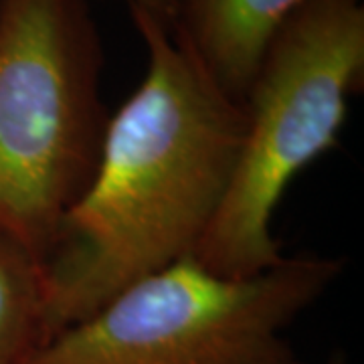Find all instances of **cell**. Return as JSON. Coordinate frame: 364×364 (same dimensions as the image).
Returning <instances> with one entry per match:
<instances>
[{"label": "cell", "instance_id": "1", "mask_svg": "<svg viewBox=\"0 0 364 364\" xmlns=\"http://www.w3.org/2000/svg\"><path fill=\"white\" fill-rule=\"evenodd\" d=\"M130 16L146 73L107 117L90 184L41 263L47 342L124 287L195 257L233 178L241 102L168 25L138 9Z\"/></svg>", "mask_w": 364, "mask_h": 364}, {"label": "cell", "instance_id": "2", "mask_svg": "<svg viewBox=\"0 0 364 364\" xmlns=\"http://www.w3.org/2000/svg\"><path fill=\"white\" fill-rule=\"evenodd\" d=\"M364 83L363 0H306L261 57L241 100L233 178L195 259L247 277L284 259L273 215L291 181L338 146Z\"/></svg>", "mask_w": 364, "mask_h": 364}, {"label": "cell", "instance_id": "3", "mask_svg": "<svg viewBox=\"0 0 364 364\" xmlns=\"http://www.w3.org/2000/svg\"><path fill=\"white\" fill-rule=\"evenodd\" d=\"M102 69L87 0H0V229L39 265L100 158Z\"/></svg>", "mask_w": 364, "mask_h": 364}, {"label": "cell", "instance_id": "4", "mask_svg": "<svg viewBox=\"0 0 364 364\" xmlns=\"http://www.w3.org/2000/svg\"><path fill=\"white\" fill-rule=\"evenodd\" d=\"M342 267L299 253L227 277L195 257L176 261L53 336L28 364H301L284 332Z\"/></svg>", "mask_w": 364, "mask_h": 364}, {"label": "cell", "instance_id": "5", "mask_svg": "<svg viewBox=\"0 0 364 364\" xmlns=\"http://www.w3.org/2000/svg\"><path fill=\"white\" fill-rule=\"evenodd\" d=\"M306 0H174L170 28L241 102L275 33Z\"/></svg>", "mask_w": 364, "mask_h": 364}, {"label": "cell", "instance_id": "6", "mask_svg": "<svg viewBox=\"0 0 364 364\" xmlns=\"http://www.w3.org/2000/svg\"><path fill=\"white\" fill-rule=\"evenodd\" d=\"M45 342L39 261L0 229V364H28Z\"/></svg>", "mask_w": 364, "mask_h": 364}, {"label": "cell", "instance_id": "7", "mask_svg": "<svg viewBox=\"0 0 364 364\" xmlns=\"http://www.w3.org/2000/svg\"><path fill=\"white\" fill-rule=\"evenodd\" d=\"M128 9H138L160 18L164 25H172L174 18V0H126Z\"/></svg>", "mask_w": 364, "mask_h": 364}, {"label": "cell", "instance_id": "8", "mask_svg": "<svg viewBox=\"0 0 364 364\" xmlns=\"http://www.w3.org/2000/svg\"><path fill=\"white\" fill-rule=\"evenodd\" d=\"M328 364H346V363H344V358H342L340 354H336V356H332V358L328 360Z\"/></svg>", "mask_w": 364, "mask_h": 364}]
</instances>
